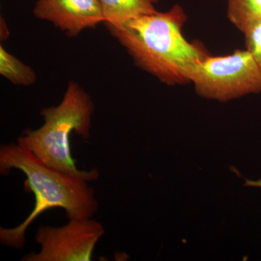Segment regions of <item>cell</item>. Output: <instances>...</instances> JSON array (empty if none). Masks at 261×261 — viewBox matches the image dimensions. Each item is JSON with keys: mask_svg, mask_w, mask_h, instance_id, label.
I'll return each mask as SVG.
<instances>
[{"mask_svg": "<svg viewBox=\"0 0 261 261\" xmlns=\"http://www.w3.org/2000/svg\"><path fill=\"white\" fill-rule=\"evenodd\" d=\"M185 11L175 5L166 13L141 15L118 25H108L139 66L168 84L188 82L189 70L207 56L181 33Z\"/></svg>", "mask_w": 261, "mask_h": 261, "instance_id": "6da1fadb", "label": "cell"}, {"mask_svg": "<svg viewBox=\"0 0 261 261\" xmlns=\"http://www.w3.org/2000/svg\"><path fill=\"white\" fill-rule=\"evenodd\" d=\"M0 73L17 85H32L37 80L35 72L8 53L3 46H0Z\"/></svg>", "mask_w": 261, "mask_h": 261, "instance_id": "9c48e42d", "label": "cell"}, {"mask_svg": "<svg viewBox=\"0 0 261 261\" xmlns=\"http://www.w3.org/2000/svg\"><path fill=\"white\" fill-rule=\"evenodd\" d=\"M34 14L54 24L69 37L105 22L99 0H38Z\"/></svg>", "mask_w": 261, "mask_h": 261, "instance_id": "8992f818", "label": "cell"}, {"mask_svg": "<svg viewBox=\"0 0 261 261\" xmlns=\"http://www.w3.org/2000/svg\"><path fill=\"white\" fill-rule=\"evenodd\" d=\"M245 185H246V186L250 187H261V180H258V181L246 180V184H245Z\"/></svg>", "mask_w": 261, "mask_h": 261, "instance_id": "7c38bea8", "label": "cell"}, {"mask_svg": "<svg viewBox=\"0 0 261 261\" xmlns=\"http://www.w3.org/2000/svg\"><path fill=\"white\" fill-rule=\"evenodd\" d=\"M227 16L243 33L261 22V0H228Z\"/></svg>", "mask_w": 261, "mask_h": 261, "instance_id": "ba28073f", "label": "cell"}, {"mask_svg": "<svg viewBox=\"0 0 261 261\" xmlns=\"http://www.w3.org/2000/svg\"><path fill=\"white\" fill-rule=\"evenodd\" d=\"M12 169L27 176L25 187L34 194L35 205L18 226L0 228V243L5 246L23 248L29 226L48 209H64L68 220L92 219L97 214L98 202L87 180L47 166L18 144L0 147V173L8 174Z\"/></svg>", "mask_w": 261, "mask_h": 261, "instance_id": "7a4b0ae2", "label": "cell"}, {"mask_svg": "<svg viewBox=\"0 0 261 261\" xmlns=\"http://www.w3.org/2000/svg\"><path fill=\"white\" fill-rule=\"evenodd\" d=\"M105 233L101 223L92 219H71L61 227L41 226L36 233L40 251L30 252L22 261H90Z\"/></svg>", "mask_w": 261, "mask_h": 261, "instance_id": "5b68a950", "label": "cell"}, {"mask_svg": "<svg viewBox=\"0 0 261 261\" xmlns=\"http://www.w3.org/2000/svg\"><path fill=\"white\" fill-rule=\"evenodd\" d=\"M106 25H118L141 15L158 12L156 0H99Z\"/></svg>", "mask_w": 261, "mask_h": 261, "instance_id": "52a82bcc", "label": "cell"}, {"mask_svg": "<svg viewBox=\"0 0 261 261\" xmlns=\"http://www.w3.org/2000/svg\"><path fill=\"white\" fill-rule=\"evenodd\" d=\"M187 78L202 97L222 102L261 92V68L247 49L207 56L190 68Z\"/></svg>", "mask_w": 261, "mask_h": 261, "instance_id": "277c9868", "label": "cell"}, {"mask_svg": "<svg viewBox=\"0 0 261 261\" xmlns=\"http://www.w3.org/2000/svg\"><path fill=\"white\" fill-rule=\"evenodd\" d=\"M94 109L90 96L78 84L70 82L61 104L41 111L44 124L24 130L18 144L50 167L87 181H96L99 176L97 168L81 171L75 166L69 140L73 132L84 140L90 138Z\"/></svg>", "mask_w": 261, "mask_h": 261, "instance_id": "3957f363", "label": "cell"}, {"mask_svg": "<svg viewBox=\"0 0 261 261\" xmlns=\"http://www.w3.org/2000/svg\"><path fill=\"white\" fill-rule=\"evenodd\" d=\"M9 37V31L7 28L4 18H1V39L5 40Z\"/></svg>", "mask_w": 261, "mask_h": 261, "instance_id": "8fae6325", "label": "cell"}, {"mask_svg": "<svg viewBox=\"0 0 261 261\" xmlns=\"http://www.w3.org/2000/svg\"><path fill=\"white\" fill-rule=\"evenodd\" d=\"M247 50L251 53L261 68V22L254 24L244 32Z\"/></svg>", "mask_w": 261, "mask_h": 261, "instance_id": "30bf717a", "label": "cell"}]
</instances>
